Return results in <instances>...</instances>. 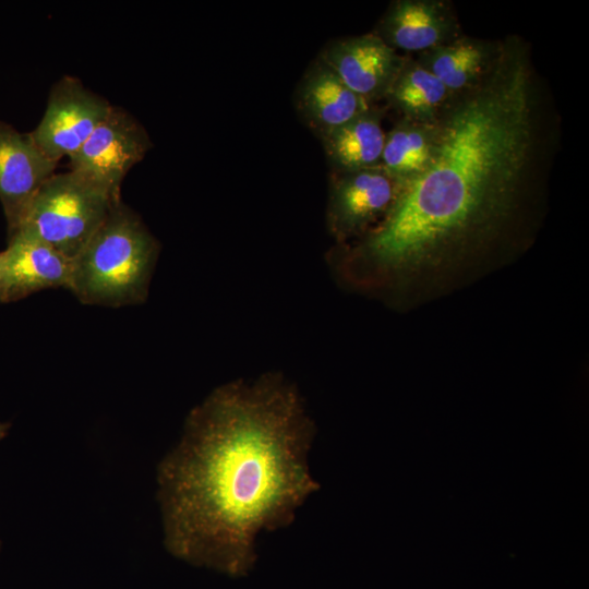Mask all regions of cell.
Listing matches in <instances>:
<instances>
[{
    "instance_id": "2e32d148",
    "label": "cell",
    "mask_w": 589,
    "mask_h": 589,
    "mask_svg": "<svg viewBox=\"0 0 589 589\" xmlns=\"http://www.w3.org/2000/svg\"><path fill=\"white\" fill-rule=\"evenodd\" d=\"M454 96L416 58L405 57L385 100L400 119L435 122Z\"/></svg>"
},
{
    "instance_id": "4fadbf2b",
    "label": "cell",
    "mask_w": 589,
    "mask_h": 589,
    "mask_svg": "<svg viewBox=\"0 0 589 589\" xmlns=\"http://www.w3.org/2000/svg\"><path fill=\"white\" fill-rule=\"evenodd\" d=\"M502 43L461 35L457 39L417 55V60L435 75L455 97L479 84L494 69Z\"/></svg>"
},
{
    "instance_id": "6da1fadb",
    "label": "cell",
    "mask_w": 589,
    "mask_h": 589,
    "mask_svg": "<svg viewBox=\"0 0 589 589\" xmlns=\"http://www.w3.org/2000/svg\"><path fill=\"white\" fill-rule=\"evenodd\" d=\"M536 100L527 49L516 38L502 41L492 72L441 115L430 166L401 187L374 229L328 250L332 276L354 288L384 290L498 231L534 170Z\"/></svg>"
},
{
    "instance_id": "7a4b0ae2",
    "label": "cell",
    "mask_w": 589,
    "mask_h": 589,
    "mask_svg": "<svg viewBox=\"0 0 589 589\" xmlns=\"http://www.w3.org/2000/svg\"><path fill=\"white\" fill-rule=\"evenodd\" d=\"M314 435L303 397L281 372L213 389L158 467L166 546L230 572L245 568L257 536L289 525L320 489L308 466Z\"/></svg>"
},
{
    "instance_id": "5bb4252c",
    "label": "cell",
    "mask_w": 589,
    "mask_h": 589,
    "mask_svg": "<svg viewBox=\"0 0 589 589\" xmlns=\"http://www.w3.org/2000/svg\"><path fill=\"white\" fill-rule=\"evenodd\" d=\"M385 137L382 113L374 107L320 135L325 155L338 172L381 166Z\"/></svg>"
},
{
    "instance_id": "ac0fdd59",
    "label": "cell",
    "mask_w": 589,
    "mask_h": 589,
    "mask_svg": "<svg viewBox=\"0 0 589 589\" xmlns=\"http://www.w3.org/2000/svg\"><path fill=\"white\" fill-rule=\"evenodd\" d=\"M10 428L11 424L9 422H0V441L7 436Z\"/></svg>"
},
{
    "instance_id": "9c48e42d",
    "label": "cell",
    "mask_w": 589,
    "mask_h": 589,
    "mask_svg": "<svg viewBox=\"0 0 589 589\" xmlns=\"http://www.w3.org/2000/svg\"><path fill=\"white\" fill-rule=\"evenodd\" d=\"M57 165L39 149L31 133H21L0 121V202L8 235L19 228L40 187L56 173Z\"/></svg>"
},
{
    "instance_id": "8fae6325",
    "label": "cell",
    "mask_w": 589,
    "mask_h": 589,
    "mask_svg": "<svg viewBox=\"0 0 589 589\" xmlns=\"http://www.w3.org/2000/svg\"><path fill=\"white\" fill-rule=\"evenodd\" d=\"M2 259L3 303L44 289L70 287L73 261L29 233L10 235Z\"/></svg>"
},
{
    "instance_id": "8992f818",
    "label": "cell",
    "mask_w": 589,
    "mask_h": 589,
    "mask_svg": "<svg viewBox=\"0 0 589 589\" xmlns=\"http://www.w3.org/2000/svg\"><path fill=\"white\" fill-rule=\"evenodd\" d=\"M401 187L381 166L335 171L326 206V228L335 247L358 241L388 214Z\"/></svg>"
},
{
    "instance_id": "7c38bea8",
    "label": "cell",
    "mask_w": 589,
    "mask_h": 589,
    "mask_svg": "<svg viewBox=\"0 0 589 589\" xmlns=\"http://www.w3.org/2000/svg\"><path fill=\"white\" fill-rule=\"evenodd\" d=\"M296 100L302 119L318 136L373 107L351 91L321 57L303 74Z\"/></svg>"
},
{
    "instance_id": "277c9868",
    "label": "cell",
    "mask_w": 589,
    "mask_h": 589,
    "mask_svg": "<svg viewBox=\"0 0 589 589\" xmlns=\"http://www.w3.org/2000/svg\"><path fill=\"white\" fill-rule=\"evenodd\" d=\"M113 204L82 175L72 170L53 173L36 193L15 231L40 239L73 261Z\"/></svg>"
},
{
    "instance_id": "9a60e30c",
    "label": "cell",
    "mask_w": 589,
    "mask_h": 589,
    "mask_svg": "<svg viewBox=\"0 0 589 589\" xmlns=\"http://www.w3.org/2000/svg\"><path fill=\"white\" fill-rule=\"evenodd\" d=\"M438 133V120L420 122L399 119L393 129L386 132L381 167L400 187L405 185L421 175L432 163Z\"/></svg>"
},
{
    "instance_id": "3957f363",
    "label": "cell",
    "mask_w": 589,
    "mask_h": 589,
    "mask_svg": "<svg viewBox=\"0 0 589 589\" xmlns=\"http://www.w3.org/2000/svg\"><path fill=\"white\" fill-rule=\"evenodd\" d=\"M160 244L122 201L73 260L69 289L84 304L122 306L146 300Z\"/></svg>"
},
{
    "instance_id": "e0dca14e",
    "label": "cell",
    "mask_w": 589,
    "mask_h": 589,
    "mask_svg": "<svg viewBox=\"0 0 589 589\" xmlns=\"http://www.w3.org/2000/svg\"><path fill=\"white\" fill-rule=\"evenodd\" d=\"M3 259L2 252H0V303H3Z\"/></svg>"
},
{
    "instance_id": "52a82bcc",
    "label": "cell",
    "mask_w": 589,
    "mask_h": 589,
    "mask_svg": "<svg viewBox=\"0 0 589 589\" xmlns=\"http://www.w3.org/2000/svg\"><path fill=\"white\" fill-rule=\"evenodd\" d=\"M111 107L77 77L64 75L50 88L45 113L31 135L39 149L58 164L81 148Z\"/></svg>"
},
{
    "instance_id": "30bf717a",
    "label": "cell",
    "mask_w": 589,
    "mask_h": 589,
    "mask_svg": "<svg viewBox=\"0 0 589 589\" xmlns=\"http://www.w3.org/2000/svg\"><path fill=\"white\" fill-rule=\"evenodd\" d=\"M374 33L396 51L417 55L464 35L452 4L444 0H396Z\"/></svg>"
},
{
    "instance_id": "d6986e66",
    "label": "cell",
    "mask_w": 589,
    "mask_h": 589,
    "mask_svg": "<svg viewBox=\"0 0 589 589\" xmlns=\"http://www.w3.org/2000/svg\"><path fill=\"white\" fill-rule=\"evenodd\" d=\"M0 548H1V540H0Z\"/></svg>"
},
{
    "instance_id": "ba28073f",
    "label": "cell",
    "mask_w": 589,
    "mask_h": 589,
    "mask_svg": "<svg viewBox=\"0 0 589 589\" xmlns=\"http://www.w3.org/2000/svg\"><path fill=\"white\" fill-rule=\"evenodd\" d=\"M320 57L370 104L385 99L405 60L375 33L332 40Z\"/></svg>"
},
{
    "instance_id": "5b68a950",
    "label": "cell",
    "mask_w": 589,
    "mask_h": 589,
    "mask_svg": "<svg viewBox=\"0 0 589 589\" xmlns=\"http://www.w3.org/2000/svg\"><path fill=\"white\" fill-rule=\"evenodd\" d=\"M152 146L137 119L125 109L112 106L86 142L69 158L70 170L95 183L118 203L124 177Z\"/></svg>"
}]
</instances>
